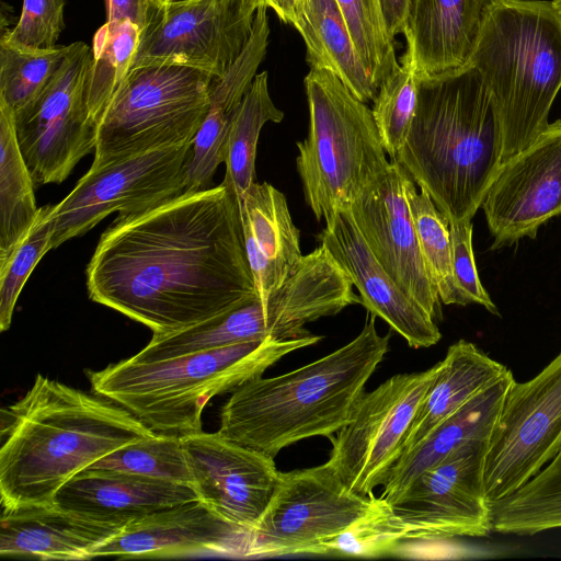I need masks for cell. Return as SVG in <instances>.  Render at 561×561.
I'll use <instances>...</instances> for the list:
<instances>
[{"mask_svg":"<svg viewBox=\"0 0 561 561\" xmlns=\"http://www.w3.org/2000/svg\"><path fill=\"white\" fill-rule=\"evenodd\" d=\"M89 298L149 328L178 331L260 299L239 198L225 181L118 215L85 270Z\"/></svg>","mask_w":561,"mask_h":561,"instance_id":"cell-1","label":"cell"},{"mask_svg":"<svg viewBox=\"0 0 561 561\" xmlns=\"http://www.w3.org/2000/svg\"><path fill=\"white\" fill-rule=\"evenodd\" d=\"M2 508L54 505L76 474L154 432L118 404L37 375L1 410Z\"/></svg>","mask_w":561,"mask_h":561,"instance_id":"cell-2","label":"cell"},{"mask_svg":"<svg viewBox=\"0 0 561 561\" xmlns=\"http://www.w3.org/2000/svg\"><path fill=\"white\" fill-rule=\"evenodd\" d=\"M502 157L499 117L471 65L421 79L410 131L393 160L449 224L472 220Z\"/></svg>","mask_w":561,"mask_h":561,"instance_id":"cell-3","label":"cell"},{"mask_svg":"<svg viewBox=\"0 0 561 561\" xmlns=\"http://www.w3.org/2000/svg\"><path fill=\"white\" fill-rule=\"evenodd\" d=\"M369 313L347 344L286 374L255 377L227 400L217 431L273 458L299 440L337 433L352 417L365 386L389 351Z\"/></svg>","mask_w":561,"mask_h":561,"instance_id":"cell-4","label":"cell"},{"mask_svg":"<svg viewBox=\"0 0 561 561\" xmlns=\"http://www.w3.org/2000/svg\"><path fill=\"white\" fill-rule=\"evenodd\" d=\"M321 339L267 337L167 359L127 358L87 375L93 393L124 408L154 433L184 437L202 432V413L210 399Z\"/></svg>","mask_w":561,"mask_h":561,"instance_id":"cell-5","label":"cell"},{"mask_svg":"<svg viewBox=\"0 0 561 561\" xmlns=\"http://www.w3.org/2000/svg\"><path fill=\"white\" fill-rule=\"evenodd\" d=\"M469 65L493 101L503 163L550 124L549 113L561 89V15L548 0L499 1Z\"/></svg>","mask_w":561,"mask_h":561,"instance_id":"cell-6","label":"cell"},{"mask_svg":"<svg viewBox=\"0 0 561 561\" xmlns=\"http://www.w3.org/2000/svg\"><path fill=\"white\" fill-rule=\"evenodd\" d=\"M308 135L297 142L296 167L317 220H330L388 169L371 110L333 73L310 69L304 79Z\"/></svg>","mask_w":561,"mask_h":561,"instance_id":"cell-7","label":"cell"},{"mask_svg":"<svg viewBox=\"0 0 561 561\" xmlns=\"http://www.w3.org/2000/svg\"><path fill=\"white\" fill-rule=\"evenodd\" d=\"M215 80L180 65L131 69L96 126L91 165L193 142L209 111Z\"/></svg>","mask_w":561,"mask_h":561,"instance_id":"cell-8","label":"cell"},{"mask_svg":"<svg viewBox=\"0 0 561 561\" xmlns=\"http://www.w3.org/2000/svg\"><path fill=\"white\" fill-rule=\"evenodd\" d=\"M193 142L159 147L93 167L51 206L49 250L84 234L114 211H146L185 192Z\"/></svg>","mask_w":561,"mask_h":561,"instance_id":"cell-9","label":"cell"},{"mask_svg":"<svg viewBox=\"0 0 561 561\" xmlns=\"http://www.w3.org/2000/svg\"><path fill=\"white\" fill-rule=\"evenodd\" d=\"M350 491L327 461L278 473L272 497L249 533L247 558L323 554V542L376 505Z\"/></svg>","mask_w":561,"mask_h":561,"instance_id":"cell-10","label":"cell"},{"mask_svg":"<svg viewBox=\"0 0 561 561\" xmlns=\"http://www.w3.org/2000/svg\"><path fill=\"white\" fill-rule=\"evenodd\" d=\"M561 448V352L508 387L488 438L484 489L492 505L536 476Z\"/></svg>","mask_w":561,"mask_h":561,"instance_id":"cell-11","label":"cell"},{"mask_svg":"<svg viewBox=\"0 0 561 561\" xmlns=\"http://www.w3.org/2000/svg\"><path fill=\"white\" fill-rule=\"evenodd\" d=\"M92 48L83 42L68 54L49 83L14 112L16 140L36 186L59 184L94 152L96 127L87 104Z\"/></svg>","mask_w":561,"mask_h":561,"instance_id":"cell-12","label":"cell"},{"mask_svg":"<svg viewBox=\"0 0 561 561\" xmlns=\"http://www.w3.org/2000/svg\"><path fill=\"white\" fill-rule=\"evenodd\" d=\"M438 370L390 377L364 393L351 420L331 436L328 462L353 493L369 496L399 460L416 413Z\"/></svg>","mask_w":561,"mask_h":561,"instance_id":"cell-13","label":"cell"},{"mask_svg":"<svg viewBox=\"0 0 561 561\" xmlns=\"http://www.w3.org/2000/svg\"><path fill=\"white\" fill-rule=\"evenodd\" d=\"M486 446L488 438L462 444L388 503L405 541L490 535L493 517L484 489Z\"/></svg>","mask_w":561,"mask_h":561,"instance_id":"cell-14","label":"cell"},{"mask_svg":"<svg viewBox=\"0 0 561 561\" xmlns=\"http://www.w3.org/2000/svg\"><path fill=\"white\" fill-rule=\"evenodd\" d=\"M256 11L251 0L163 1L140 32L130 70L180 65L220 79L247 46Z\"/></svg>","mask_w":561,"mask_h":561,"instance_id":"cell-15","label":"cell"},{"mask_svg":"<svg viewBox=\"0 0 561 561\" xmlns=\"http://www.w3.org/2000/svg\"><path fill=\"white\" fill-rule=\"evenodd\" d=\"M481 207L493 250L535 239L540 226L561 214V119L502 163Z\"/></svg>","mask_w":561,"mask_h":561,"instance_id":"cell-16","label":"cell"},{"mask_svg":"<svg viewBox=\"0 0 561 561\" xmlns=\"http://www.w3.org/2000/svg\"><path fill=\"white\" fill-rule=\"evenodd\" d=\"M409 175L392 160L348 209L377 261L436 320L440 318V299L423 259L409 208Z\"/></svg>","mask_w":561,"mask_h":561,"instance_id":"cell-17","label":"cell"},{"mask_svg":"<svg viewBox=\"0 0 561 561\" xmlns=\"http://www.w3.org/2000/svg\"><path fill=\"white\" fill-rule=\"evenodd\" d=\"M182 442L198 500L226 522L251 530L276 485L274 458L218 432L202 431Z\"/></svg>","mask_w":561,"mask_h":561,"instance_id":"cell-18","label":"cell"},{"mask_svg":"<svg viewBox=\"0 0 561 561\" xmlns=\"http://www.w3.org/2000/svg\"><path fill=\"white\" fill-rule=\"evenodd\" d=\"M250 529L226 522L201 500L128 523L92 557L174 558L216 553L245 557Z\"/></svg>","mask_w":561,"mask_h":561,"instance_id":"cell-19","label":"cell"},{"mask_svg":"<svg viewBox=\"0 0 561 561\" xmlns=\"http://www.w3.org/2000/svg\"><path fill=\"white\" fill-rule=\"evenodd\" d=\"M317 238L350 276L369 313L386 321L411 347L438 343L442 333L435 319L377 261L348 208L327 220Z\"/></svg>","mask_w":561,"mask_h":561,"instance_id":"cell-20","label":"cell"},{"mask_svg":"<svg viewBox=\"0 0 561 561\" xmlns=\"http://www.w3.org/2000/svg\"><path fill=\"white\" fill-rule=\"evenodd\" d=\"M501 0H412L403 35L419 77L469 65L489 14Z\"/></svg>","mask_w":561,"mask_h":561,"instance_id":"cell-21","label":"cell"},{"mask_svg":"<svg viewBox=\"0 0 561 561\" xmlns=\"http://www.w3.org/2000/svg\"><path fill=\"white\" fill-rule=\"evenodd\" d=\"M194 500L198 496L188 485L89 468L58 491L54 504L93 519L125 526L153 512Z\"/></svg>","mask_w":561,"mask_h":561,"instance_id":"cell-22","label":"cell"},{"mask_svg":"<svg viewBox=\"0 0 561 561\" xmlns=\"http://www.w3.org/2000/svg\"><path fill=\"white\" fill-rule=\"evenodd\" d=\"M125 526L93 519L55 504L2 508L0 554L38 560H90L96 547L118 535Z\"/></svg>","mask_w":561,"mask_h":561,"instance_id":"cell-23","label":"cell"},{"mask_svg":"<svg viewBox=\"0 0 561 561\" xmlns=\"http://www.w3.org/2000/svg\"><path fill=\"white\" fill-rule=\"evenodd\" d=\"M239 205L245 253L263 305L300 263V231L285 195L267 182H254Z\"/></svg>","mask_w":561,"mask_h":561,"instance_id":"cell-24","label":"cell"},{"mask_svg":"<svg viewBox=\"0 0 561 561\" xmlns=\"http://www.w3.org/2000/svg\"><path fill=\"white\" fill-rule=\"evenodd\" d=\"M514 380L508 370L447 417L416 447L403 454L390 470L379 499L391 502L420 473L462 444L489 438L504 396Z\"/></svg>","mask_w":561,"mask_h":561,"instance_id":"cell-25","label":"cell"},{"mask_svg":"<svg viewBox=\"0 0 561 561\" xmlns=\"http://www.w3.org/2000/svg\"><path fill=\"white\" fill-rule=\"evenodd\" d=\"M508 370L471 342L459 340L451 344L438 362L437 374L416 413L403 454L416 447L440 423Z\"/></svg>","mask_w":561,"mask_h":561,"instance_id":"cell-26","label":"cell"},{"mask_svg":"<svg viewBox=\"0 0 561 561\" xmlns=\"http://www.w3.org/2000/svg\"><path fill=\"white\" fill-rule=\"evenodd\" d=\"M294 27L305 42L310 69L335 75L364 103L375 100L378 87L357 54L336 0H304Z\"/></svg>","mask_w":561,"mask_h":561,"instance_id":"cell-27","label":"cell"},{"mask_svg":"<svg viewBox=\"0 0 561 561\" xmlns=\"http://www.w3.org/2000/svg\"><path fill=\"white\" fill-rule=\"evenodd\" d=\"M253 79L252 68L237 61L222 78L215 80L209 111L193 140L186 169L185 192L210 187L215 171L226 160L232 116Z\"/></svg>","mask_w":561,"mask_h":561,"instance_id":"cell-28","label":"cell"},{"mask_svg":"<svg viewBox=\"0 0 561 561\" xmlns=\"http://www.w3.org/2000/svg\"><path fill=\"white\" fill-rule=\"evenodd\" d=\"M35 187L16 140L14 112L0 100V262L19 247L38 215Z\"/></svg>","mask_w":561,"mask_h":561,"instance_id":"cell-29","label":"cell"},{"mask_svg":"<svg viewBox=\"0 0 561 561\" xmlns=\"http://www.w3.org/2000/svg\"><path fill=\"white\" fill-rule=\"evenodd\" d=\"M267 337L262 305L256 299L194 325L152 335L150 342L130 359H167Z\"/></svg>","mask_w":561,"mask_h":561,"instance_id":"cell-30","label":"cell"},{"mask_svg":"<svg viewBox=\"0 0 561 561\" xmlns=\"http://www.w3.org/2000/svg\"><path fill=\"white\" fill-rule=\"evenodd\" d=\"M491 508L496 533L531 536L561 528V448L536 476Z\"/></svg>","mask_w":561,"mask_h":561,"instance_id":"cell-31","label":"cell"},{"mask_svg":"<svg viewBox=\"0 0 561 561\" xmlns=\"http://www.w3.org/2000/svg\"><path fill=\"white\" fill-rule=\"evenodd\" d=\"M283 118L284 112L270 95L267 72L257 73L232 116L228 134L224 181L233 188L239 202L255 182L256 147L262 127Z\"/></svg>","mask_w":561,"mask_h":561,"instance_id":"cell-32","label":"cell"},{"mask_svg":"<svg viewBox=\"0 0 561 561\" xmlns=\"http://www.w3.org/2000/svg\"><path fill=\"white\" fill-rule=\"evenodd\" d=\"M139 37L140 28L128 20L106 21L94 34L87 104L95 127L130 70Z\"/></svg>","mask_w":561,"mask_h":561,"instance_id":"cell-33","label":"cell"},{"mask_svg":"<svg viewBox=\"0 0 561 561\" xmlns=\"http://www.w3.org/2000/svg\"><path fill=\"white\" fill-rule=\"evenodd\" d=\"M407 198L419 245L440 301L468 305L454 282L449 221L425 190L417 192L411 175L407 181Z\"/></svg>","mask_w":561,"mask_h":561,"instance_id":"cell-34","label":"cell"},{"mask_svg":"<svg viewBox=\"0 0 561 561\" xmlns=\"http://www.w3.org/2000/svg\"><path fill=\"white\" fill-rule=\"evenodd\" d=\"M67 46L28 48L0 38V100L14 112L34 100L62 65Z\"/></svg>","mask_w":561,"mask_h":561,"instance_id":"cell-35","label":"cell"},{"mask_svg":"<svg viewBox=\"0 0 561 561\" xmlns=\"http://www.w3.org/2000/svg\"><path fill=\"white\" fill-rule=\"evenodd\" d=\"M421 78L404 51L398 68L379 85L371 108L386 153L393 160L410 131L419 100Z\"/></svg>","mask_w":561,"mask_h":561,"instance_id":"cell-36","label":"cell"},{"mask_svg":"<svg viewBox=\"0 0 561 561\" xmlns=\"http://www.w3.org/2000/svg\"><path fill=\"white\" fill-rule=\"evenodd\" d=\"M90 468L118 470L191 488L193 484L182 437L174 435L154 433L112 451Z\"/></svg>","mask_w":561,"mask_h":561,"instance_id":"cell-37","label":"cell"},{"mask_svg":"<svg viewBox=\"0 0 561 561\" xmlns=\"http://www.w3.org/2000/svg\"><path fill=\"white\" fill-rule=\"evenodd\" d=\"M357 54L379 85L398 68L394 41L387 33L379 0H336Z\"/></svg>","mask_w":561,"mask_h":561,"instance_id":"cell-38","label":"cell"},{"mask_svg":"<svg viewBox=\"0 0 561 561\" xmlns=\"http://www.w3.org/2000/svg\"><path fill=\"white\" fill-rule=\"evenodd\" d=\"M53 205L39 207L27 234L12 254L0 262V330L10 328L20 293L31 273L49 251L53 234L50 211Z\"/></svg>","mask_w":561,"mask_h":561,"instance_id":"cell-39","label":"cell"},{"mask_svg":"<svg viewBox=\"0 0 561 561\" xmlns=\"http://www.w3.org/2000/svg\"><path fill=\"white\" fill-rule=\"evenodd\" d=\"M404 541L389 504L377 497L371 511L323 542V554L377 558L397 550Z\"/></svg>","mask_w":561,"mask_h":561,"instance_id":"cell-40","label":"cell"},{"mask_svg":"<svg viewBox=\"0 0 561 561\" xmlns=\"http://www.w3.org/2000/svg\"><path fill=\"white\" fill-rule=\"evenodd\" d=\"M66 0H23L21 15L13 28L1 36L28 48H54L65 27Z\"/></svg>","mask_w":561,"mask_h":561,"instance_id":"cell-41","label":"cell"},{"mask_svg":"<svg viewBox=\"0 0 561 561\" xmlns=\"http://www.w3.org/2000/svg\"><path fill=\"white\" fill-rule=\"evenodd\" d=\"M451 240V262L454 282L469 304H478L494 316H500L497 307L480 282L473 249L471 220L449 224Z\"/></svg>","mask_w":561,"mask_h":561,"instance_id":"cell-42","label":"cell"},{"mask_svg":"<svg viewBox=\"0 0 561 561\" xmlns=\"http://www.w3.org/2000/svg\"><path fill=\"white\" fill-rule=\"evenodd\" d=\"M163 0H105L107 21H131L140 32L152 21Z\"/></svg>","mask_w":561,"mask_h":561,"instance_id":"cell-43","label":"cell"},{"mask_svg":"<svg viewBox=\"0 0 561 561\" xmlns=\"http://www.w3.org/2000/svg\"><path fill=\"white\" fill-rule=\"evenodd\" d=\"M412 0H379L383 23L388 35L402 34Z\"/></svg>","mask_w":561,"mask_h":561,"instance_id":"cell-44","label":"cell"},{"mask_svg":"<svg viewBox=\"0 0 561 561\" xmlns=\"http://www.w3.org/2000/svg\"><path fill=\"white\" fill-rule=\"evenodd\" d=\"M259 9L266 8L274 11L277 18L287 24L295 26L304 0H251Z\"/></svg>","mask_w":561,"mask_h":561,"instance_id":"cell-45","label":"cell"},{"mask_svg":"<svg viewBox=\"0 0 561 561\" xmlns=\"http://www.w3.org/2000/svg\"><path fill=\"white\" fill-rule=\"evenodd\" d=\"M551 2L556 11L561 15V0H552Z\"/></svg>","mask_w":561,"mask_h":561,"instance_id":"cell-46","label":"cell"},{"mask_svg":"<svg viewBox=\"0 0 561 561\" xmlns=\"http://www.w3.org/2000/svg\"><path fill=\"white\" fill-rule=\"evenodd\" d=\"M163 1L171 2V1H179V0H163Z\"/></svg>","mask_w":561,"mask_h":561,"instance_id":"cell-47","label":"cell"}]
</instances>
